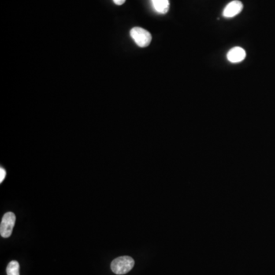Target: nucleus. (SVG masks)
I'll list each match as a JSON object with an SVG mask.
<instances>
[{"label": "nucleus", "instance_id": "f257e3e1", "mask_svg": "<svg viewBox=\"0 0 275 275\" xmlns=\"http://www.w3.org/2000/svg\"><path fill=\"white\" fill-rule=\"evenodd\" d=\"M135 261L132 257L121 256L113 260L111 263V270L118 275H125L133 268Z\"/></svg>", "mask_w": 275, "mask_h": 275}, {"label": "nucleus", "instance_id": "f03ea898", "mask_svg": "<svg viewBox=\"0 0 275 275\" xmlns=\"http://www.w3.org/2000/svg\"><path fill=\"white\" fill-rule=\"evenodd\" d=\"M130 35L135 41V44L140 48L148 47L152 39L150 32L140 27L132 28L130 31Z\"/></svg>", "mask_w": 275, "mask_h": 275}, {"label": "nucleus", "instance_id": "7ed1b4c3", "mask_svg": "<svg viewBox=\"0 0 275 275\" xmlns=\"http://www.w3.org/2000/svg\"><path fill=\"white\" fill-rule=\"evenodd\" d=\"M16 220V215L12 212H9L4 215L0 225V234L2 237L9 238L12 235Z\"/></svg>", "mask_w": 275, "mask_h": 275}, {"label": "nucleus", "instance_id": "20e7f679", "mask_svg": "<svg viewBox=\"0 0 275 275\" xmlns=\"http://www.w3.org/2000/svg\"><path fill=\"white\" fill-rule=\"evenodd\" d=\"M243 9V4L239 0L229 2L224 9L223 15L225 18H233L237 16Z\"/></svg>", "mask_w": 275, "mask_h": 275}, {"label": "nucleus", "instance_id": "39448f33", "mask_svg": "<svg viewBox=\"0 0 275 275\" xmlns=\"http://www.w3.org/2000/svg\"><path fill=\"white\" fill-rule=\"evenodd\" d=\"M246 57V50L242 48L235 47L228 50L227 53V59L228 61L231 63H239L242 62Z\"/></svg>", "mask_w": 275, "mask_h": 275}, {"label": "nucleus", "instance_id": "423d86ee", "mask_svg": "<svg viewBox=\"0 0 275 275\" xmlns=\"http://www.w3.org/2000/svg\"><path fill=\"white\" fill-rule=\"evenodd\" d=\"M156 12L160 14H166L169 10V0H151Z\"/></svg>", "mask_w": 275, "mask_h": 275}, {"label": "nucleus", "instance_id": "0eeeda50", "mask_svg": "<svg viewBox=\"0 0 275 275\" xmlns=\"http://www.w3.org/2000/svg\"><path fill=\"white\" fill-rule=\"evenodd\" d=\"M19 268H20V266H19V262L16 261H12L8 265L6 273H7V275H20Z\"/></svg>", "mask_w": 275, "mask_h": 275}, {"label": "nucleus", "instance_id": "6e6552de", "mask_svg": "<svg viewBox=\"0 0 275 275\" xmlns=\"http://www.w3.org/2000/svg\"><path fill=\"white\" fill-rule=\"evenodd\" d=\"M5 176H6V172H5V170L3 168L1 167V168H0V183H2L3 181Z\"/></svg>", "mask_w": 275, "mask_h": 275}, {"label": "nucleus", "instance_id": "1a4fd4ad", "mask_svg": "<svg viewBox=\"0 0 275 275\" xmlns=\"http://www.w3.org/2000/svg\"><path fill=\"white\" fill-rule=\"evenodd\" d=\"M125 1H126V0H113V2H114V3L117 5H123V4L125 3Z\"/></svg>", "mask_w": 275, "mask_h": 275}]
</instances>
